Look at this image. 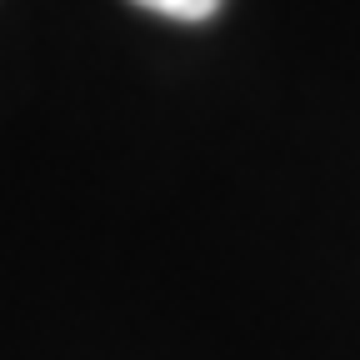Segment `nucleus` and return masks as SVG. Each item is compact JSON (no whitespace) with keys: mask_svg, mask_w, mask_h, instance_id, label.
<instances>
[{"mask_svg":"<svg viewBox=\"0 0 360 360\" xmlns=\"http://www.w3.org/2000/svg\"><path fill=\"white\" fill-rule=\"evenodd\" d=\"M155 15H170V20H210L220 11V0H135Z\"/></svg>","mask_w":360,"mask_h":360,"instance_id":"f257e3e1","label":"nucleus"}]
</instances>
